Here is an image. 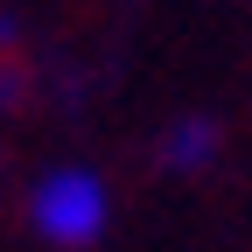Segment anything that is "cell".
I'll return each mask as SVG.
<instances>
[{
	"instance_id": "6da1fadb",
	"label": "cell",
	"mask_w": 252,
	"mask_h": 252,
	"mask_svg": "<svg viewBox=\"0 0 252 252\" xmlns=\"http://www.w3.org/2000/svg\"><path fill=\"white\" fill-rule=\"evenodd\" d=\"M28 217L49 245H91L105 231V182L91 168H49L28 196Z\"/></svg>"
},
{
	"instance_id": "3957f363",
	"label": "cell",
	"mask_w": 252,
	"mask_h": 252,
	"mask_svg": "<svg viewBox=\"0 0 252 252\" xmlns=\"http://www.w3.org/2000/svg\"><path fill=\"white\" fill-rule=\"evenodd\" d=\"M7 98H14V77H0V105H7Z\"/></svg>"
},
{
	"instance_id": "7a4b0ae2",
	"label": "cell",
	"mask_w": 252,
	"mask_h": 252,
	"mask_svg": "<svg viewBox=\"0 0 252 252\" xmlns=\"http://www.w3.org/2000/svg\"><path fill=\"white\" fill-rule=\"evenodd\" d=\"M161 154H168V168H203L210 154H217V126L210 119H182L175 133L161 140Z\"/></svg>"
}]
</instances>
